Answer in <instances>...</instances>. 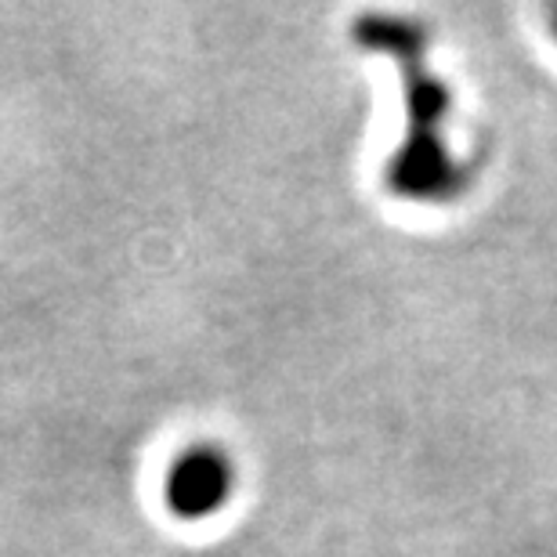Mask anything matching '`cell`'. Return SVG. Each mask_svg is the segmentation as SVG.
I'll return each instance as SVG.
<instances>
[{"instance_id":"obj_1","label":"cell","mask_w":557,"mask_h":557,"mask_svg":"<svg viewBox=\"0 0 557 557\" xmlns=\"http://www.w3.org/2000/svg\"><path fill=\"white\" fill-rule=\"evenodd\" d=\"M355 40L370 51L392 54L403 73L406 138L387 160V185L395 196L420 203H445L467 188V171L445 141L449 116V87L428 65V33L417 22L403 18H362L351 29Z\"/></svg>"},{"instance_id":"obj_2","label":"cell","mask_w":557,"mask_h":557,"mask_svg":"<svg viewBox=\"0 0 557 557\" xmlns=\"http://www.w3.org/2000/svg\"><path fill=\"white\" fill-rule=\"evenodd\" d=\"M236 488V467L218 445H193L171 463L163 478V499L174 518L203 521L218 515Z\"/></svg>"},{"instance_id":"obj_3","label":"cell","mask_w":557,"mask_h":557,"mask_svg":"<svg viewBox=\"0 0 557 557\" xmlns=\"http://www.w3.org/2000/svg\"><path fill=\"white\" fill-rule=\"evenodd\" d=\"M554 33H557V15H554Z\"/></svg>"}]
</instances>
